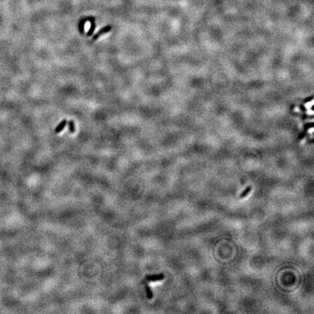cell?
Here are the masks:
<instances>
[{
	"label": "cell",
	"mask_w": 314,
	"mask_h": 314,
	"mask_svg": "<svg viewBox=\"0 0 314 314\" xmlns=\"http://www.w3.org/2000/svg\"><path fill=\"white\" fill-rule=\"evenodd\" d=\"M164 275L163 274H155V275H149L146 276V279L148 281V282H159V281H162V280L164 278Z\"/></svg>",
	"instance_id": "cell-1"
},
{
	"label": "cell",
	"mask_w": 314,
	"mask_h": 314,
	"mask_svg": "<svg viewBox=\"0 0 314 314\" xmlns=\"http://www.w3.org/2000/svg\"><path fill=\"white\" fill-rule=\"evenodd\" d=\"M111 30V26H107L103 27V28H102L100 30V31L97 33L96 34L94 35L93 38H92V40L93 41L96 40V39H98L100 36H101V35L104 34H106V33H108V31H110Z\"/></svg>",
	"instance_id": "cell-2"
},
{
	"label": "cell",
	"mask_w": 314,
	"mask_h": 314,
	"mask_svg": "<svg viewBox=\"0 0 314 314\" xmlns=\"http://www.w3.org/2000/svg\"><path fill=\"white\" fill-rule=\"evenodd\" d=\"M252 188L251 185H249V186H247V188H245V189L242 192H241V193H240L239 195V198L240 199H244V198H245L246 196H247L248 194H249V193L251 192V191H252Z\"/></svg>",
	"instance_id": "cell-3"
},
{
	"label": "cell",
	"mask_w": 314,
	"mask_h": 314,
	"mask_svg": "<svg viewBox=\"0 0 314 314\" xmlns=\"http://www.w3.org/2000/svg\"><path fill=\"white\" fill-rule=\"evenodd\" d=\"M66 124H67L66 120H63V121L60 123L59 125L57 126V127L55 128V133H59V132H61V131L64 129V127H65Z\"/></svg>",
	"instance_id": "cell-4"
},
{
	"label": "cell",
	"mask_w": 314,
	"mask_h": 314,
	"mask_svg": "<svg viewBox=\"0 0 314 314\" xmlns=\"http://www.w3.org/2000/svg\"><path fill=\"white\" fill-rule=\"evenodd\" d=\"M146 295L148 299L151 300L154 297V294H153V292L151 290V288L148 285H146Z\"/></svg>",
	"instance_id": "cell-5"
},
{
	"label": "cell",
	"mask_w": 314,
	"mask_h": 314,
	"mask_svg": "<svg viewBox=\"0 0 314 314\" xmlns=\"http://www.w3.org/2000/svg\"><path fill=\"white\" fill-rule=\"evenodd\" d=\"M69 131H70L71 133L73 134L75 132V126H74V122L73 121H70L69 122Z\"/></svg>",
	"instance_id": "cell-6"
},
{
	"label": "cell",
	"mask_w": 314,
	"mask_h": 314,
	"mask_svg": "<svg viewBox=\"0 0 314 314\" xmlns=\"http://www.w3.org/2000/svg\"><path fill=\"white\" fill-rule=\"evenodd\" d=\"M95 24H92V26H91V28L90 29V31L87 32V36H91V35L93 34V31H95Z\"/></svg>",
	"instance_id": "cell-7"
}]
</instances>
